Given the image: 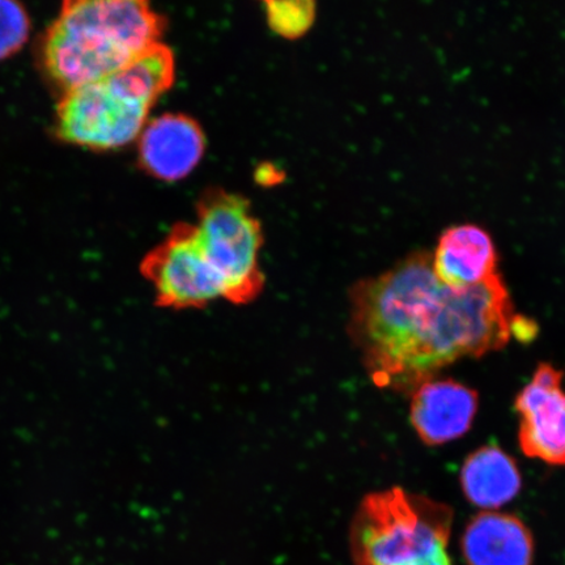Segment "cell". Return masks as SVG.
<instances>
[{
    "label": "cell",
    "mask_w": 565,
    "mask_h": 565,
    "mask_svg": "<svg viewBox=\"0 0 565 565\" xmlns=\"http://www.w3.org/2000/svg\"><path fill=\"white\" fill-rule=\"evenodd\" d=\"M532 321L514 312L501 275L454 291L430 254L416 252L350 292L349 335L373 384L413 393L445 366L521 339Z\"/></svg>",
    "instance_id": "cell-1"
},
{
    "label": "cell",
    "mask_w": 565,
    "mask_h": 565,
    "mask_svg": "<svg viewBox=\"0 0 565 565\" xmlns=\"http://www.w3.org/2000/svg\"><path fill=\"white\" fill-rule=\"evenodd\" d=\"M166 20L140 0H75L42 38V71L62 94L119 73L160 44Z\"/></svg>",
    "instance_id": "cell-2"
},
{
    "label": "cell",
    "mask_w": 565,
    "mask_h": 565,
    "mask_svg": "<svg viewBox=\"0 0 565 565\" xmlns=\"http://www.w3.org/2000/svg\"><path fill=\"white\" fill-rule=\"evenodd\" d=\"M174 56L153 45L119 73L62 94L54 134L63 143L97 152L116 151L138 140L161 95L172 87Z\"/></svg>",
    "instance_id": "cell-3"
},
{
    "label": "cell",
    "mask_w": 565,
    "mask_h": 565,
    "mask_svg": "<svg viewBox=\"0 0 565 565\" xmlns=\"http://www.w3.org/2000/svg\"><path fill=\"white\" fill-rule=\"evenodd\" d=\"M454 512L423 494L394 489L366 494L353 520L358 565H454L447 553Z\"/></svg>",
    "instance_id": "cell-4"
},
{
    "label": "cell",
    "mask_w": 565,
    "mask_h": 565,
    "mask_svg": "<svg viewBox=\"0 0 565 565\" xmlns=\"http://www.w3.org/2000/svg\"><path fill=\"white\" fill-rule=\"evenodd\" d=\"M194 227L224 300L235 306L256 300L265 286L259 266L264 233L249 202L222 189L209 190L198 203Z\"/></svg>",
    "instance_id": "cell-5"
},
{
    "label": "cell",
    "mask_w": 565,
    "mask_h": 565,
    "mask_svg": "<svg viewBox=\"0 0 565 565\" xmlns=\"http://www.w3.org/2000/svg\"><path fill=\"white\" fill-rule=\"evenodd\" d=\"M140 271L159 307L202 309L224 300L222 282L204 257L194 224H175L164 242L141 260Z\"/></svg>",
    "instance_id": "cell-6"
},
{
    "label": "cell",
    "mask_w": 565,
    "mask_h": 565,
    "mask_svg": "<svg viewBox=\"0 0 565 565\" xmlns=\"http://www.w3.org/2000/svg\"><path fill=\"white\" fill-rule=\"evenodd\" d=\"M520 415L519 444L529 458L565 466L563 372L542 363L514 402Z\"/></svg>",
    "instance_id": "cell-7"
},
{
    "label": "cell",
    "mask_w": 565,
    "mask_h": 565,
    "mask_svg": "<svg viewBox=\"0 0 565 565\" xmlns=\"http://www.w3.org/2000/svg\"><path fill=\"white\" fill-rule=\"evenodd\" d=\"M206 150V138L192 117L167 113L150 119L138 138L139 166L167 182L185 179Z\"/></svg>",
    "instance_id": "cell-8"
},
{
    "label": "cell",
    "mask_w": 565,
    "mask_h": 565,
    "mask_svg": "<svg viewBox=\"0 0 565 565\" xmlns=\"http://www.w3.org/2000/svg\"><path fill=\"white\" fill-rule=\"evenodd\" d=\"M478 404L475 388L451 379H433L413 392L409 420L424 444L437 447L469 433Z\"/></svg>",
    "instance_id": "cell-9"
},
{
    "label": "cell",
    "mask_w": 565,
    "mask_h": 565,
    "mask_svg": "<svg viewBox=\"0 0 565 565\" xmlns=\"http://www.w3.org/2000/svg\"><path fill=\"white\" fill-rule=\"evenodd\" d=\"M430 264L441 285L454 291H465L499 274L497 246L490 233L476 224L445 230Z\"/></svg>",
    "instance_id": "cell-10"
},
{
    "label": "cell",
    "mask_w": 565,
    "mask_h": 565,
    "mask_svg": "<svg viewBox=\"0 0 565 565\" xmlns=\"http://www.w3.org/2000/svg\"><path fill=\"white\" fill-rule=\"evenodd\" d=\"M461 548L468 565H533L532 532L518 515L482 512L466 526Z\"/></svg>",
    "instance_id": "cell-11"
},
{
    "label": "cell",
    "mask_w": 565,
    "mask_h": 565,
    "mask_svg": "<svg viewBox=\"0 0 565 565\" xmlns=\"http://www.w3.org/2000/svg\"><path fill=\"white\" fill-rule=\"evenodd\" d=\"M461 486L466 499L483 510H494L512 501L521 491L518 463L497 445L471 454L462 466Z\"/></svg>",
    "instance_id": "cell-12"
},
{
    "label": "cell",
    "mask_w": 565,
    "mask_h": 565,
    "mask_svg": "<svg viewBox=\"0 0 565 565\" xmlns=\"http://www.w3.org/2000/svg\"><path fill=\"white\" fill-rule=\"evenodd\" d=\"M31 31L32 20L25 7L15 0H0V62L23 51Z\"/></svg>",
    "instance_id": "cell-13"
},
{
    "label": "cell",
    "mask_w": 565,
    "mask_h": 565,
    "mask_svg": "<svg viewBox=\"0 0 565 565\" xmlns=\"http://www.w3.org/2000/svg\"><path fill=\"white\" fill-rule=\"evenodd\" d=\"M268 24L286 39H298L312 26L316 18L313 2H267Z\"/></svg>",
    "instance_id": "cell-14"
}]
</instances>
